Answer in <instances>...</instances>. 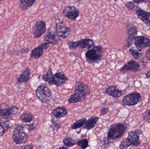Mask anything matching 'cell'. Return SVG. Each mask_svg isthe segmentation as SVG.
<instances>
[{
  "instance_id": "16",
  "label": "cell",
  "mask_w": 150,
  "mask_h": 149,
  "mask_svg": "<svg viewBox=\"0 0 150 149\" xmlns=\"http://www.w3.org/2000/svg\"><path fill=\"white\" fill-rule=\"evenodd\" d=\"M67 80V78L63 72L56 73L53 78V85L57 87L63 86Z\"/></svg>"
},
{
  "instance_id": "7",
  "label": "cell",
  "mask_w": 150,
  "mask_h": 149,
  "mask_svg": "<svg viewBox=\"0 0 150 149\" xmlns=\"http://www.w3.org/2000/svg\"><path fill=\"white\" fill-rule=\"evenodd\" d=\"M6 104H0V120H7L16 115L19 109L16 106L8 107Z\"/></svg>"
},
{
  "instance_id": "33",
  "label": "cell",
  "mask_w": 150,
  "mask_h": 149,
  "mask_svg": "<svg viewBox=\"0 0 150 149\" xmlns=\"http://www.w3.org/2000/svg\"><path fill=\"white\" fill-rule=\"evenodd\" d=\"M125 5H126V7H127L130 10H133L134 9V8L136 7V5L134 3L132 2H127Z\"/></svg>"
},
{
  "instance_id": "9",
  "label": "cell",
  "mask_w": 150,
  "mask_h": 149,
  "mask_svg": "<svg viewBox=\"0 0 150 149\" xmlns=\"http://www.w3.org/2000/svg\"><path fill=\"white\" fill-rule=\"evenodd\" d=\"M142 101L141 94L137 92H134L123 97L122 102L124 106H135Z\"/></svg>"
},
{
  "instance_id": "5",
  "label": "cell",
  "mask_w": 150,
  "mask_h": 149,
  "mask_svg": "<svg viewBox=\"0 0 150 149\" xmlns=\"http://www.w3.org/2000/svg\"><path fill=\"white\" fill-rule=\"evenodd\" d=\"M35 93L40 101L43 103L50 104L52 101L53 95L51 90L47 87L40 85L38 87Z\"/></svg>"
},
{
  "instance_id": "18",
  "label": "cell",
  "mask_w": 150,
  "mask_h": 149,
  "mask_svg": "<svg viewBox=\"0 0 150 149\" xmlns=\"http://www.w3.org/2000/svg\"><path fill=\"white\" fill-rule=\"evenodd\" d=\"M44 39L45 42L52 44H58L61 41L56 32L52 31H48L44 36Z\"/></svg>"
},
{
  "instance_id": "23",
  "label": "cell",
  "mask_w": 150,
  "mask_h": 149,
  "mask_svg": "<svg viewBox=\"0 0 150 149\" xmlns=\"http://www.w3.org/2000/svg\"><path fill=\"white\" fill-rule=\"evenodd\" d=\"M31 75L30 70L27 68L20 75L18 79V83L22 84L27 82L29 80Z\"/></svg>"
},
{
  "instance_id": "3",
  "label": "cell",
  "mask_w": 150,
  "mask_h": 149,
  "mask_svg": "<svg viewBox=\"0 0 150 149\" xmlns=\"http://www.w3.org/2000/svg\"><path fill=\"white\" fill-rule=\"evenodd\" d=\"M104 49L100 45L94 46L86 52V58L91 64H98L102 59Z\"/></svg>"
},
{
  "instance_id": "22",
  "label": "cell",
  "mask_w": 150,
  "mask_h": 149,
  "mask_svg": "<svg viewBox=\"0 0 150 149\" xmlns=\"http://www.w3.org/2000/svg\"><path fill=\"white\" fill-rule=\"evenodd\" d=\"M99 118L97 116H92L86 120L83 129L89 130L95 127Z\"/></svg>"
},
{
  "instance_id": "32",
  "label": "cell",
  "mask_w": 150,
  "mask_h": 149,
  "mask_svg": "<svg viewBox=\"0 0 150 149\" xmlns=\"http://www.w3.org/2000/svg\"><path fill=\"white\" fill-rule=\"evenodd\" d=\"M143 119L146 121H150V109L146 110L144 113L143 115Z\"/></svg>"
},
{
  "instance_id": "24",
  "label": "cell",
  "mask_w": 150,
  "mask_h": 149,
  "mask_svg": "<svg viewBox=\"0 0 150 149\" xmlns=\"http://www.w3.org/2000/svg\"><path fill=\"white\" fill-rule=\"evenodd\" d=\"M35 2V0H22L19 1V7L22 10H26L30 8Z\"/></svg>"
},
{
  "instance_id": "42",
  "label": "cell",
  "mask_w": 150,
  "mask_h": 149,
  "mask_svg": "<svg viewBox=\"0 0 150 149\" xmlns=\"http://www.w3.org/2000/svg\"><path fill=\"white\" fill-rule=\"evenodd\" d=\"M58 149H69L67 148H65V147H60V148H59Z\"/></svg>"
},
{
  "instance_id": "40",
  "label": "cell",
  "mask_w": 150,
  "mask_h": 149,
  "mask_svg": "<svg viewBox=\"0 0 150 149\" xmlns=\"http://www.w3.org/2000/svg\"><path fill=\"white\" fill-rule=\"evenodd\" d=\"M147 1H141V0H135L134 1V2L135 3H141L142 2H147Z\"/></svg>"
},
{
  "instance_id": "30",
  "label": "cell",
  "mask_w": 150,
  "mask_h": 149,
  "mask_svg": "<svg viewBox=\"0 0 150 149\" xmlns=\"http://www.w3.org/2000/svg\"><path fill=\"white\" fill-rule=\"evenodd\" d=\"M63 142L64 145L69 147L74 146L75 144H76V140H74L69 137H67L66 139H64L63 140Z\"/></svg>"
},
{
  "instance_id": "26",
  "label": "cell",
  "mask_w": 150,
  "mask_h": 149,
  "mask_svg": "<svg viewBox=\"0 0 150 149\" xmlns=\"http://www.w3.org/2000/svg\"><path fill=\"white\" fill-rule=\"evenodd\" d=\"M53 76L54 74L52 69L49 68L47 73L43 75L42 79L45 82H47L49 85H52Z\"/></svg>"
},
{
  "instance_id": "35",
  "label": "cell",
  "mask_w": 150,
  "mask_h": 149,
  "mask_svg": "<svg viewBox=\"0 0 150 149\" xmlns=\"http://www.w3.org/2000/svg\"><path fill=\"white\" fill-rule=\"evenodd\" d=\"M109 111V108L108 107H104L101 108L100 110V115H105Z\"/></svg>"
},
{
  "instance_id": "39",
  "label": "cell",
  "mask_w": 150,
  "mask_h": 149,
  "mask_svg": "<svg viewBox=\"0 0 150 149\" xmlns=\"http://www.w3.org/2000/svg\"><path fill=\"white\" fill-rule=\"evenodd\" d=\"M33 148L34 147L33 145L32 144H30L24 146L23 149H33Z\"/></svg>"
},
{
  "instance_id": "15",
  "label": "cell",
  "mask_w": 150,
  "mask_h": 149,
  "mask_svg": "<svg viewBox=\"0 0 150 149\" xmlns=\"http://www.w3.org/2000/svg\"><path fill=\"white\" fill-rule=\"evenodd\" d=\"M134 44L138 50H142V49L149 47L150 45V39L143 36L136 37L134 38Z\"/></svg>"
},
{
  "instance_id": "2",
  "label": "cell",
  "mask_w": 150,
  "mask_h": 149,
  "mask_svg": "<svg viewBox=\"0 0 150 149\" xmlns=\"http://www.w3.org/2000/svg\"><path fill=\"white\" fill-rule=\"evenodd\" d=\"M127 126L123 123H117L110 126L108 133V140H117L121 138L126 133Z\"/></svg>"
},
{
  "instance_id": "4",
  "label": "cell",
  "mask_w": 150,
  "mask_h": 149,
  "mask_svg": "<svg viewBox=\"0 0 150 149\" xmlns=\"http://www.w3.org/2000/svg\"><path fill=\"white\" fill-rule=\"evenodd\" d=\"M127 138L124 139L120 145V149H125L130 147H138L141 144L140 136L136 130H131L128 132Z\"/></svg>"
},
{
  "instance_id": "25",
  "label": "cell",
  "mask_w": 150,
  "mask_h": 149,
  "mask_svg": "<svg viewBox=\"0 0 150 149\" xmlns=\"http://www.w3.org/2000/svg\"><path fill=\"white\" fill-rule=\"evenodd\" d=\"M11 122L10 121L0 122V136H2L10 128Z\"/></svg>"
},
{
  "instance_id": "6",
  "label": "cell",
  "mask_w": 150,
  "mask_h": 149,
  "mask_svg": "<svg viewBox=\"0 0 150 149\" xmlns=\"http://www.w3.org/2000/svg\"><path fill=\"white\" fill-rule=\"evenodd\" d=\"M29 136L25 132L24 127L18 125L15 127L12 135L13 141L17 145L23 144L27 141Z\"/></svg>"
},
{
  "instance_id": "19",
  "label": "cell",
  "mask_w": 150,
  "mask_h": 149,
  "mask_svg": "<svg viewBox=\"0 0 150 149\" xmlns=\"http://www.w3.org/2000/svg\"><path fill=\"white\" fill-rule=\"evenodd\" d=\"M136 14L137 17L141 19L147 26H150V13L141 9L137 10Z\"/></svg>"
},
{
  "instance_id": "20",
  "label": "cell",
  "mask_w": 150,
  "mask_h": 149,
  "mask_svg": "<svg viewBox=\"0 0 150 149\" xmlns=\"http://www.w3.org/2000/svg\"><path fill=\"white\" fill-rule=\"evenodd\" d=\"M105 93L114 98H119L122 95V92L118 89L117 86L112 85L106 89Z\"/></svg>"
},
{
  "instance_id": "8",
  "label": "cell",
  "mask_w": 150,
  "mask_h": 149,
  "mask_svg": "<svg viewBox=\"0 0 150 149\" xmlns=\"http://www.w3.org/2000/svg\"><path fill=\"white\" fill-rule=\"evenodd\" d=\"M69 46L70 48H78L81 49H86L89 50L95 45L93 40L90 38H83L76 41H70L68 43Z\"/></svg>"
},
{
  "instance_id": "11",
  "label": "cell",
  "mask_w": 150,
  "mask_h": 149,
  "mask_svg": "<svg viewBox=\"0 0 150 149\" xmlns=\"http://www.w3.org/2000/svg\"><path fill=\"white\" fill-rule=\"evenodd\" d=\"M137 28L134 24H129L127 26V34L128 37L126 40L125 46L129 48L133 44V42L137 34Z\"/></svg>"
},
{
  "instance_id": "17",
  "label": "cell",
  "mask_w": 150,
  "mask_h": 149,
  "mask_svg": "<svg viewBox=\"0 0 150 149\" xmlns=\"http://www.w3.org/2000/svg\"><path fill=\"white\" fill-rule=\"evenodd\" d=\"M140 69V65L139 63L134 60H131L125 64L120 69L121 72L125 73L129 71H137Z\"/></svg>"
},
{
  "instance_id": "1",
  "label": "cell",
  "mask_w": 150,
  "mask_h": 149,
  "mask_svg": "<svg viewBox=\"0 0 150 149\" xmlns=\"http://www.w3.org/2000/svg\"><path fill=\"white\" fill-rule=\"evenodd\" d=\"M91 93V89L87 85L81 81H76L75 85L74 94L70 96L69 102L70 104L81 102Z\"/></svg>"
},
{
  "instance_id": "10",
  "label": "cell",
  "mask_w": 150,
  "mask_h": 149,
  "mask_svg": "<svg viewBox=\"0 0 150 149\" xmlns=\"http://www.w3.org/2000/svg\"><path fill=\"white\" fill-rule=\"evenodd\" d=\"M46 24L42 20L37 21L33 28V36L36 38L41 37L46 31Z\"/></svg>"
},
{
  "instance_id": "14",
  "label": "cell",
  "mask_w": 150,
  "mask_h": 149,
  "mask_svg": "<svg viewBox=\"0 0 150 149\" xmlns=\"http://www.w3.org/2000/svg\"><path fill=\"white\" fill-rule=\"evenodd\" d=\"M50 45L46 42L42 43L40 45L35 47L31 52L30 57L35 59H38L41 57L44 53V50L48 49Z\"/></svg>"
},
{
  "instance_id": "28",
  "label": "cell",
  "mask_w": 150,
  "mask_h": 149,
  "mask_svg": "<svg viewBox=\"0 0 150 149\" xmlns=\"http://www.w3.org/2000/svg\"><path fill=\"white\" fill-rule=\"evenodd\" d=\"M129 52L132 56H133L135 59H138L142 56V50H138L137 48L132 47L129 49Z\"/></svg>"
},
{
  "instance_id": "21",
  "label": "cell",
  "mask_w": 150,
  "mask_h": 149,
  "mask_svg": "<svg viewBox=\"0 0 150 149\" xmlns=\"http://www.w3.org/2000/svg\"><path fill=\"white\" fill-rule=\"evenodd\" d=\"M52 113L55 118L60 119L67 116L68 114V111L66 108L59 106L54 109Z\"/></svg>"
},
{
  "instance_id": "38",
  "label": "cell",
  "mask_w": 150,
  "mask_h": 149,
  "mask_svg": "<svg viewBox=\"0 0 150 149\" xmlns=\"http://www.w3.org/2000/svg\"><path fill=\"white\" fill-rule=\"evenodd\" d=\"M30 51V49L28 48H23L22 50H20V52L23 54H27Z\"/></svg>"
},
{
  "instance_id": "27",
  "label": "cell",
  "mask_w": 150,
  "mask_h": 149,
  "mask_svg": "<svg viewBox=\"0 0 150 149\" xmlns=\"http://www.w3.org/2000/svg\"><path fill=\"white\" fill-rule=\"evenodd\" d=\"M33 115L31 113L26 112L23 113L20 116V120L23 123H29L33 120Z\"/></svg>"
},
{
  "instance_id": "13",
  "label": "cell",
  "mask_w": 150,
  "mask_h": 149,
  "mask_svg": "<svg viewBox=\"0 0 150 149\" xmlns=\"http://www.w3.org/2000/svg\"><path fill=\"white\" fill-rule=\"evenodd\" d=\"M56 33L59 37L66 38L70 36L71 30L62 22L56 24Z\"/></svg>"
},
{
  "instance_id": "31",
  "label": "cell",
  "mask_w": 150,
  "mask_h": 149,
  "mask_svg": "<svg viewBox=\"0 0 150 149\" xmlns=\"http://www.w3.org/2000/svg\"><path fill=\"white\" fill-rule=\"evenodd\" d=\"M76 144L82 149H85L88 147L89 143L86 139H83L77 142Z\"/></svg>"
},
{
  "instance_id": "12",
  "label": "cell",
  "mask_w": 150,
  "mask_h": 149,
  "mask_svg": "<svg viewBox=\"0 0 150 149\" xmlns=\"http://www.w3.org/2000/svg\"><path fill=\"white\" fill-rule=\"evenodd\" d=\"M62 13L69 19L75 20L79 15V10L75 6H67L63 9Z\"/></svg>"
},
{
  "instance_id": "41",
  "label": "cell",
  "mask_w": 150,
  "mask_h": 149,
  "mask_svg": "<svg viewBox=\"0 0 150 149\" xmlns=\"http://www.w3.org/2000/svg\"><path fill=\"white\" fill-rule=\"evenodd\" d=\"M146 77L148 78H150V69L146 73Z\"/></svg>"
},
{
  "instance_id": "34",
  "label": "cell",
  "mask_w": 150,
  "mask_h": 149,
  "mask_svg": "<svg viewBox=\"0 0 150 149\" xmlns=\"http://www.w3.org/2000/svg\"><path fill=\"white\" fill-rule=\"evenodd\" d=\"M52 126L51 127L53 129V130H56L58 131L60 129V125H59V124H57L53 120H52Z\"/></svg>"
},
{
  "instance_id": "29",
  "label": "cell",
  "mask_w": 150,
  "mask_h": 149,
  "mask_svg": "<svg viewBox=\"0 0 150 149\" xmlns=\"http://www.w3.org/2000/svg\"><path fill=\"white\" fill-rule=\"evenodd\" d=\"M86 121V118H82L80 120H78L73 124L71 126V128L73 129H77L82 127L83 126L85 125Z\"/></svg>"
},
{
  "instance_id": "37",
  "label": "cell",
  "mask_w": 150,
  "mask_h": 149,
  "mask_svg": "<svg viewBox=\"0 0 150 149\" xmlns=\"http://www.w3.org/2000/svg\"><path fill=\"white\" fill-rule=\"evenodd\" d=\"M145 57L147 59L149 60H150V45L148 47V50L145 52Z\"/></svg>"
},
{
  "instance_id": "36",
  "label": "cell",
  "mask_w": 150,
  "mask_h": 149,
  "mask_svg": "<svg viewBox=\"0 0 150 149\" xmlns=\"http://www.w3.org/2000/svg\"><path fill=\"white\" fill-rule=\"evenodd\" d=\"M27 129L29 132H31V131L34 130L35 129V127L34 126V124H30V125H27L26 126Z\"/></svg>"
}]
</instances>
